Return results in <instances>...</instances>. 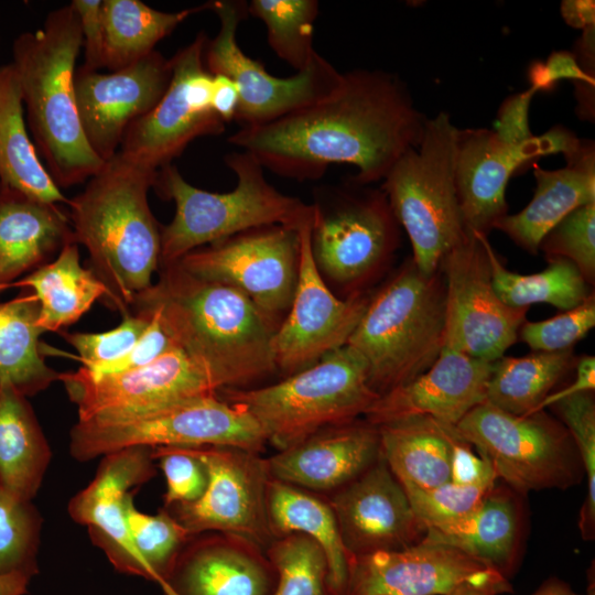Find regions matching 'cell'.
Wrapping results in <instances>:
<instances>
[{
	"instance_id": "35",
	"label": "cell",
	"mask_w": 595,
	"mask_h": 595,
	"mask_svg": "<svg viewBox=\"0 0 595 595\" xmlns=\"http://www.w3.org/2000/svg\"><path fill=\"white\" fill-rule=\"evenodd\" d=\"M206 2L177 12L155 10L140 0H102L104 67L121 69L151 54L155 45Z\"/></svg>"
},
{
	"instance_id": "36",
	"label": "cell",
	"mask_w": 595,
	"mask_h": 595,
	"mask_svg": "<svg viewBox=\"0 0 595 595\" xmlns=\"http://www.w3.org/2000/svg\"><path fill=\"white\" fill-rule=\"evenodd\" d=\"M40 306L32 293L0 303V383L32 396L58 380L42 355Z\"/></svg>"
},
{
	"instance_id": "47",
	"label": "cell",
	"mask_w": 595,
	"mask_h": 595,
	"mask_svg": "<svg viewBox=\"0 0 595 595\" xmlns=\"http://www.w3.org/2000/svg\"><path fill=\"white\" fill-rule=\"evenodd\" d=\"M150 323L143 312L130 311L115 328L101 333H62L78 353L84 368L116 360L126 355L139 340Z\"/></svg>"
},
{
	"instance_id": "56",
	"label": "cell",
	"mask_w": 595,
	"mask_h": 595,
	"mask_svg": "<svg viewBox=\"0 0 595 595\" xmlns=\"http://www.w3.org/2000/svg\"><path fill=\"white\" fill-rule=\"evenodd\" d=\"M511 591L512 587L507 577L498 575L483 582L462 583L447 595H499Z\"/></svg>"
},
{
	"instance_id": "1",
	"label": "cell",
	"mask_w": 595,
	"mask_h": 595,
	"mask_svg": "<svg viewBox=\"0 0 595 595\" xmlns=\"http://www.w3.org/2000/svg\"><path fill=\"white\" fill-rule=\"evenodd\" d=\"M426 120L397 75L354 69L326 97L270 122L239 128L228 142L284 177L318 180L332 164H350L357 169L351 177L369 185L418 148Z\"/></svg>"
},
{
	"instance_id": "43",
	"label": "cell",
	"mask_w": 595,
	"mask_h": 595,
	"mask_svg": "<svg viewBox=\"0 0 595 595\" xmlns=\"http://www.w3.org/2000/svg\"><path fill=\"white\" fill-rule=\"evenodd\" d=\"M572 436L587 476V496L582 506L578 527L582 537L595 533V403L593 392L561 399L553 405Z\"/></svg>"
},
{
	"instance_id": "50",
	"label": "cell",
	"mask_w": 595,
	"mask_h": 595,
	"mask_svg": "<svg viewBox=\"0 0 595 595\" xmlns=\"http://www.w3.org/2000/svg\"><path fill=\"white\" fill-rule=\"evenodd\" d=\"M101 0H73L72 7L77 12L83 46L85 48L84 66L90 71L104 67V24Z\"/></svg>"
},
{
	"instance_id": "17",
	"label": "cell",
	"mask_w": 595,
	"mask_h": 595,
	"mask_svg": "<svg viewBox=\"0 0 595 595\" xmlns=\"http://www.w3.org/2000/svg\"><path fill=\"white\" fill-rule=\"evenodd\" d=\"M580 142L562 127L517 144L502 141L494 130L458 129L455 185L466 232L487 236L507 215V183L519 167L544 155H566Z\"/></svg>"
},
{
	"instance_id": "48",
	"label": "cell",
	"mask_w": 595,
	"mask_h": 595,
	"mask_svg": "<svg viewBox=\"0 0 595 595\" xmlns=\"http://www.w3.org/2000/svg\"><path fill=\"white\" fill-rule=\"evenodd\" d=\"M152 458H159L166 479L165 506L187 504L198 499L207 485L203 464L183 447H155Z\"/></svg>"
},
{
	"instance_id": "5",
	"label": "cell",
	"mask_w": 595,
	"mask_h": 595,
	"mask_svg": "<svg viewBox=\"0 0 595 595\" xmlns=\"http://www.w3.org/2000/svg\"><path fill=\"white\" fill-rule=\"evenodd\" d=\"M225 164L237 184L227 193H212L190 184L173 164L156 172L153 187L175 203L170 224L161 226L160 266L190 251L237 234L270 225L295 230L314 226L317 208L272 186L259 161L245 150L228 153Z\"/></svg>"
},
{
	"instance_id": "16",
	"label": "cell",
	"mask_w": 595,
	"mask_h": 595,
	"mask_svg": "<svg viewBox=\"0 0 595 595\" xmlns=\"http://www.w3.org/2000/svg\"><path fill=\"white\" fill-rule=\"evenodd\" d=\"M299 260V230L270 225L194 249L175 262L195 277L241 291L277 318L291 305Z\"/></svg>"
},
{
	"instance_id": "45",
	"label": "cell",
	"mask_w": 595,
	"mask_h": 595,
	"mask_svg": "<svg viewBox=\"0 0 595 595\" xmlns=\"http://www.w3.org/2000/svg\"><path fill=\"white\" fill-rule=\"evenodd\" d=\"M495 483L455 485L447 482L431 489L402 486L410 505L425 528L461 519L474 511Z\"/></svg>"
},
{
	"instance_id": "41",
	"label": "cell",
	"mask_w": 595,
	"mask_h": 595,
	"mask_svg": "<svg viewBox=\"0 0 595 595\" xmlns=\"http://www.w3.org/2000/svg\"><path fill=\"white\" fill-rule=\"evenodd\" d=\"M125 515L132 541L149 570L150 580L163 588L178 553L194 536L167 511H160L155 516L139 511L130 494L125 500Z\"/></svg>"
},
{
	"instance_id": "39",
	"label": "cell",
	"mask_w": 595,
	"mask_h": 595,
	"mask_svg": "<svg viewBox=\"0 0 595 595\" xmlns=\"http://www.w3.org/2000/svg\"><path fill=\"white\" fill-rule=\"evenodd\" d=\"M248 13L266 24L270 47L296 72L317 54L313 46L316 0H251Z\"/></svg>"
},
{
	"instance_id": "10",
	"label": "cell",
	"mask_w": 595,
	"mask_h": 595,
	"mask_svg": "<svg viewBox=\"0 0 595 595\" xmlns=\"http://www.w3.org/2000/svg\"><path fill=\"white\" fill-rule=\"evenodd\" d=\"M455 428L487 458L496 476L519 491L563 489L576 483L574 441L566 428L543 410L515 415L484 401Z\"/></svg>"
},
{
	"instance_id": "22",
	"label": "cell",
	"mask_w": 595,
	"mask_h": 595,
	"mask_svg": "<svg viewBox=\"0 0 595 595\" xmlns=\"http://www.w3.org/2000/svg\"><path fill=\"white\" fill-rule=\"evenodd\" d=\"M349 556L401 550L421 541L425 528L383 457L327 499Z\"/></svg>"
},
{
	"instance_id": "31",
	"label": "cell",
	"mask_w": 595,
	"mask_h": 595,
	"mask_svg": "<svg viewBox=\"0 0 595 595\" xmlns=\"http://www.w3.org/2000/svg\"><path fill=\"white\" fill-rule=\"evenodd\" d=\"M519 528L511 495L493 489L474 511L428 528L424 537L457 548L507 577L518 553Z\"/></svg>"
},
{
	"instance_id": "46",
	"label": "cell",
	"mask_w": 595,
	"mask_h": 595,
	"mask_svg": "<svg viewBox=\"0 0 595 595\" xmlns=\"http://www.w3.org/2000/svg\"><path fill=\"white\" fill-rule=\"evenodd\" d=\"M594 326L595 298L592 293L580 305L551 318L524 322L518 337L532 351H563L573 348Z\"/></svg>"
},
{
	"instance_id": "34",
	"label": "cell",
	"mask_w": 595,
	"mask_h": 595,
	"mask_svg": "<svg viewBox=\"0 0 595 595\" xmlns=\"http://www.w3.org/2000/svg\"><path fill=\"white\" fill-rule=\"evenodd\" d=\"M33 290L39 302L37 324L43 332H58L77 322L91 305L106 298L107 288L90 269L80 264L78 245L67 241L52 262H47L7 288Z\"/></svg>"
},
{
	"instance_id": "11",
	"label": "cell",
	"mask_w": 595,
	"mask_h": 595,
	"mask_svg": "<svg viewBox=\"0 0 595 595\" xmlns=\"http://www.w3.org/2000/svg\"><path fill=\"white\" fill-rule=\"evenodd\" d=\"M209 10L219 20L218 33L208 40L204 61L212 75L229 77L239 90L235 121L242 127L259 126L326 97L339 85V73L318 53L293 76L280 78L269 74L263 64L245 54L237 42V30L248 15V2L209 1Z\"/></svg>"
},
{
	"instance_id": "38",
	"label": "cell",
	"mask_w": 595,
	"mask_h": 595,
	"mask_svg": "<svg viewBox=\"0 0 595 595\" xmlns=\"http://www.w3.org/2000/svg\"><path fill=\"white\" fill-rule=\"evenodd\" d=\"M491 281L500 300L511 307H530L547 303L566 311L580 305L588 295L587 282L575 264L564 258H550L542 271L521 274L508 270L487 240Z\"/></svg>"
},
{
	"instance_id": "6",
	"label": "cell",
	"mask_w": 595,
	"mask_h": 595,
	"mask_svg": "<svg viewBox=\"0 0 595 595\" xmlns=\"http://www.w3.org/2000/svg\"><path fill=\"white\" fill-rule=\"evenodd\" d=\"M445 280L422 274L409 259L368 302L347 340L367 366L379 396L429 369L444 344Z\"/></svg>"
},
{
	"instance_id": "12",
	"label": "cell",
	"mask_w": 595,
	"mask_h": 595,
	"mask_svg": "<svg viewBox=\"0 0 595 595\" xmlns=\"http://www.w3.org/2000/svg\"><path fill=\"white\" fill-rule=\"evenodd\" d=\"M207 41L201 31L170 58L172 77L165 93L123 134L119 153L125 159L158 171L172 164L193 140L225 131L226 123L210 107L213 75L204 61Z\"/></svg>"
},
{
	"instance_id": "54",
	"label": "cell",
	"mask_w": 595,
	"mask_h": 595,
	"mask_svg": "<svg viewBox=\"0 0 595 595\" xmlns=\"http://www.w3.org/2000/svg\"><path fill=\"white\" fill-rule=\"evenodd\" d=\"M576 376L573 382L567 387L550 393L541 402L537 412L544 410L547 407H551L561 399L582 393L593 392L595 389V357L591 355H584L577 359Z\"/></svg>"
},
{
	"instance_id": "27",
	"label": "cell",
	"mask_w": 595,
	"mask_h": 595,
	"mask_svg": "<svg viewBox=\"0 0 595 595\" xmlns=\"http://www.w3.org/2000/svg\"><path fill=\"white\" fill-rule=\"evenodd\" d=\"M564 158L565 167L558 170H545L534 163L532 199L519 213L507 214L494 225L529 253H537L544 236L571 212L595 202L593 141L581 140Z\"/></svg>"
},
{
	"instance_id": "4",
	"label": "cell",
	"mask_w": 595,
	"mask_h": 595,
	"mask_svg": "<svg viewBox=\"0 0 595 595\" xmlns=\"http://www.w3.org/2000/svg\"><path fill=\"white\" fill-rule=\"evenodd\" d=\"M82 46L71 3L47 13L41 29L20 34L12 46L11 64L35 149L60 188L88 181L105 163L86 140L76 105L75 64Z\"/></svg>"
},
{
	"instance_id": "21",
	"label": "cell",
	"mask_w": 595,
	"mask_h": 595,
	"mask_svg": "<svg viewBox=\"0 0 595 595\" xmlns=\"http://www.w3.org/2000/svg\"><path fill=\"white\" fill-rule=\"evenodd\" d=\"M498 575L459 549L424 537L401 550L349 556L346 595H447L462 583Z\"/></svg>"
},
{
	"instance_id": "26",
	"label": "cell",
	"mask_w": 595,
	"mask_h": 595,
	"mask_svg": "<svg viewBox=\"0 0 595 595\" xmlns=\"http://www.w3.org/2000/svg\"><path fill=\"white\" fill-rule=\"evenodd\" d=\"M380 456L379 432L355 420L321 430L267 458L270 478L310 490L328 491L347 485Z\"/></svg>"
},
{
	"instance_id": "23",
	"label": "cell",
	"mask_w": 595,
	"mask_h": 595,
	"mask_svg": "<svg viewBox=\"0 0 595 595\" xmlns=\"http://www.w3.org/2000/svg\"><path fill=\"white\" fill-rule=\"evenodd\" d=\"M493 363L443 347L436 360L410 382L380 396L364 414L372 425L429 416L456 425L486 401Z\"/></svg>"
},
{
	"instance_id": "24",
	"label": "cell",
	"mask_w": 595,
	"mask_h": 595,
	"mask_svg": "<svg viewBox=\"0 0 595 595\" xmlns=\"http://www.w3.org/2000/svg\"><path fill=\"white\" fill-rule=\"evenodd\" d=\"M162 588L164 595H271L277 572L266 551L232 534L188 540Z\"/></svg>"
},
{
	"instance_id": "55",
	"label": "cell",
	"mask_w": 595,
	"mask_h": 595,
	"mask_svg": "<svg viewBox=\"0 0 595 595\" xmlns=\"http://www.w3.org/2000/svg\"><path fill=\"white\" fill-rule=\"evenodd\" d=\"M561 14L572 28L585 30L595 25V2L593 0H564Z\"/></svg>"
},
{
	"instance_id": "40",
	"label": "cell",
	"mask_w": 595,
	"mask_h": 595,
	"mask_svg": "<svg viewBox=\"0 0 595 595\" xmlns=\"http://www.w3.org/2000/svg\"><path fill=\"white\" fill-rule=\"evenodd\" d=\"M266 555L277 572L271 595H331L328 563L322 548L306 534L274 539Z\"/></svg>"
},
{
	"instance_id": "42",
	"label": "cell",
	"mask_w": 595,
	"mask_h": 595,
	"mask_svg": "<svg viewBox=\"0 0 595 595\" xmlns=\"http://www.w3.org/2000/svg\"><path fill=\"white\" fill-rule=\"evenodd\" d=\"M40 519L30 502L19 500L0 485V574L37 572L35 554Z\"/></svg>"
},
{
	"instance_id": "44",
	"label": "cell",
	"mask_w": 595,
	"mask_h": 595,
	"mask_svg": "<svg viewBox=\"0 0 595 595\" xmlns=\"http://www.w3.org/2000/svg\"><path fill=\"white\" fill-rule=\"evenodd\" d=\"M550 258H564L576 266L587 284L595 279V202L583 205L555 225L540 248Z\"/></svg>"
},
{
	"instance_id": "14",
	"label": "cell",
	"mask_w": 595,
	"mask_h": 595,
	"mask_svg": "<svg viewBox=\"0 0 595 595\" xmlns=\"http://www.w3.org/2000/svg\"><path fill=\"white\" fill-rule=\"evenodd\" d=\"M313 203L311 248L320 272L339 283L366 277L398 242V221L385 192L353 177Z\"/></svg>"
},
{
	"instance_id": "19",
	"label": "cell",
	"mask_w": 595,
	"mask_h": 595,
	"mask_svg": "<svg viewBox=\"0 0 595 595\" xmlns=\"http://www.w3.org/2000/svg\"><path fill=\"white\" fill-rule=\"evenodd\" d=\"M58 380L77 407L78 421L219 392L209 374L178 347L138 369L94 376L80 367L60 374Z\"/></svg>"
},
{
	"instance_id": "8",
	"label": "cell",
	"mask_w": 595,
	"mask_h": 595,
	"mask_svg": "<svg viewBox=\"0 0 595 595\" xmlns=\"http://www.w3.org/2000/svg\"><path fill=\"white\" fill-rule=\"evenodd\" d=\"M457 132L445 111L428 118L418 148L398 159L380 187L424 275L439 271L444 256L467 235L455 185Z\"/></svg>"
},
{
	"instance_id": "28",
	"label": "cell",
	"mask_w": 595,
	"mask_h": 595,
	"mask_svg": "<svg viewBox=\"0 0 595 595\" xmlns=\"http://www.w3.org/2000/svg\"><path fill=\"white\" fill-rule=\"evenodd\" d=\"M74 240L68 214L0 185V290Z\"/></svg>"
},
{
	"instance_id": "51",
	"label": "cell",
	"mask_w": 595,
	"mask_h": 595,
	"mask_svg": "<svg viewBox=\"0 0 595 595\" xmlns=\"http://www.w3.org/2000/svg\"><path fill=\"white\" fill-rule=\"evenodd\" d=\"M536 93L537 90L530 87L504 100L498 111L496 130H494L502 141L517 144L534 136L529 125V107Z\"/></svg>"
},
{
	"instance_id": "13",
	"label": "cell",
	"mask_w": 595,
	"mask_h": 595,
	"mask_svg": "<svg viewBox=\"0 0 595 595\" xmlns=\"http://www.w3.org/2000/svg\"><path fill=\"white\" fill-rule=\"evenodd\" d=\"M487 240L486 235L467 232L441 261L445 280L443 347L494 363L518 339L529 307H511L497 295Z\"/></svg>"
},
{
	"instance_id": "20",
	"label": "cell",
	"mask_w": 595,
	"mask_h": 595,
	"mask_svg": "<svg viewBox=\"0 0 595 595\" xmlns=\"http://www.w3.org/2000/svg\"><path fill=\"white\" fill-rule=\"evenodd\" d=\"M171 77V61L158 51L109 73L76 68L74 89L80 125L102 161L119 152L127 128L159 102Z\"/></svg>"
},
{
	"instance_id": "9",
	"label": "cell",
	"mask_w": 595,
	"mask_h": 595,
	"mask_svg": "<svg viewBox=\"0 0 595 595\" xmlns=\"http://www.w3.org/2000/svg\"><path fill=\"white\" fill-rule=\"evenodd\" d=\"M267 443L256 420L218 394L78 421L71 433V453L79 461L130 447L231 446L261 453Z\"/></svg>"
},
{
	"instance_id": "37",
	"label": "cell",
	"mask_w": 595,
	"mask_h": 595,
	"mask_svg": "<svg viewBox=\"0 0 595 595\" xmlns=\"http://www.w3.org/2000/svg\"><path fill=\"white\" fill-rule=\"evenodd\" d=\"M574 364L573 348L500 357L493 363L486 401L515 415L536 413L541 402Z\"/></svg>"
},
{
	"instance_id": "15",
	"label": "cell",
	"mask_w": 595,
	"mask_h": 595,
	"mask_svg": "<svg viewBox=\"0 0 595 595\" xmlns=\"http://www.w3.org/2000/svg\"><path fill=\"white\" fill-rule=\"evenodd\" d=\"M205 467L207 485L195 501L171 507L192 534H232L262 550L275 539L267 511L270 475L261 453L231 446L183 447Z\"/></svg>"
},
{
	"instance_id": "57",
	"label": "cell",
	"mask_w": 595,
	"mask_h": 595,
	"mask_svg": "<svg viewBox=\"0 0 595 595\" xmlns=\"http://www.w3.org/2000/svg\"><path fill=\"white\" fill-rule=\"evenodd\" d=\"M30 578L22 573L0 574V595H24Z\"/></svg>"
},
{
	"instance_id": "2",
	"label": "cell",
	"mask_w": 595,
	"mask_h": 595,
	"mask_svg": "<svg viewBox=\"0 0 595 595\" xmlns=\"http://www.w3.org/2000/svg\"><path fill=\"white\" fill-rule=\"evenodd\" d=\"M130 311L155 313L174 345L209 374L219 392L245 389L277 370L275 318L241 291L195 277L176 262L161 266L159 281L137 295Z\"/></svg>"
},
{
	"instance_id": "53",
	"label": "cell",
	"mask_w": 595,
	"mask_h": 595,
	"mask_svg": "<svg viewBox=\"0 0 595 595\" xmlns=\"http://www.w3.org/2000/svg\"><path fill=\"white\" fill-rule=\"evenodd\" d=\"M210 107L225 123L235 120L239 107V90L232 79L220 74L213 75Z\"/></svg>"
},
{
	"instance_id": "18",
	"label": "cell",
	"mask_w": 595,
	"mask_h": 595,
	"mask_svg": "<svg viewBox=\"0 0 595 595\" xmlns=\"http://www.w3.org/2000/svg\"><path fill=\"white\" fill-rule=\"evenodd\" d=\"M313 226L300 232V260L295 292L285 320L272 342L275 369L293 375L347 344L369 300L355 294L337 299L325 284L311 248Z\"/></svg>"
},
{
	"instance_id": "7",
	"label": "cell",
	"mask_w": 595,
	"mask_h": 595,
	"mask_svg": "<svg viewBox=\"0 0 595 595\" xmlns=\"http://www.w3.org/2000/svg\"><path fill=\"white\" fill-rule=\"evenodd\" d=\"M220 392L219 398L244 408L279 451L357 420L380 397L369 386L365 360L348 345L278 383Z\"/></svg>"
},
{
	"instance_id": "33",
	"label": "cell",
	"mask_w": 595,
	"mask_h": 595,
	"mask_svg": "<svg viewBox=\"0 0 595 595\" xmlns=\"http://www.w3.org/2000/svg\"><path fill=\"white\" fill-rule=\"evenodd\" d=\"M0 185L45 203H69L30 140L23 99L12 64L0 66Z\"/></svg>"
},
{
	"instance_id": "32",
	"label": "cell",
	"mask_w": 595,
	"mask_h": 595,
	"mask_svg": "<svg viewBox=\"0 0 595 595\" xmlns=\"http://www.w3.org/2000/svg\"><path fill=\"white\" fill-rule=\"evenodd\" d=\"M51 457L47 441L25 396L0 383V485L30 502Z\"/></svg>"
},
{
	"instance_id": "29",
	"label": "cell",
	"mask_w": 595,
	"mask_h": 595,
	"mask_svg": "<svg viewBox=\"0 0 595 595\" xmlns=\"http://www.w3.org/2000/svg\"><path fill=\"white\" fill-rule=\"evenodd\" d=\"M377 428L380 454L401 486L431 489L450 482L455 425L413 416Z\"/></svg>"
},
{
	"instance_id": "25",
	"label": "cell",
	"mask_w": 595,
	"mask_h": 595,
	"mask_svg": "<svg viewBox=\"0 0 595 595\" xmlns=\"http://www.w3.org/2000/svg\"><path fill=\"white\" fill-rule=\"evenodd\" d=\"M152 448L130 447L105 455L93 482L69 502L72 518L97 531L112 563L150 580L128 529L125 500L129 490L154 475Z\"/></svg>"
},
{
	"instance_id": "49",
	"label": "cell",
	"mask_w": 595,
	"mask_h": 595,
	"mask_svg": "<svg viewBox=\"0 0 595 595\" xmlns=\"http://www.w3.org/2000/svg\"><path fill=\"white\" fill-rule=\"evenodd\" d=\"M143 312L150 316V323L136 345L120 358L84 368L94 376L125 372L147 366L176 346L164 331L159 316L149 311Z\"/></svg>"
},
{
	"instance_id": "3",
	"label": "cell",
	"mask_w": 595,
	"mask_h": 595,
	"mask_svg": "<svg viewBox=\"0 0 595 595\" xmlns=\"http://www.w3.org/2000/svg\"><path fill=\"white\" fill-rule=\"evenodd\" d=\"M156 172L118 152L68 203L74 241L85 246L108 303L122 314L160 264L161 226L148 201Z\"/></svg>"
},
{
	"instance_id": "30",
	"label": "cell",
	"mask_w": 595,
	"mask_h": 595,
	"mask_svg": "<svg viewBox=\"0 0 595 595\" xmlns=\"http://www.w3.org/2000/svg\"><path fill=\"white\" fill-rule=\"evenodd\" d=\"M267 511L275 539L290 533H303L317 542L328 563L329 594L346 595L348 553L328 500L313 491L270 478Z\"/></svg>"
},
{
	"instance_id": "52",
	"label": "cell",
	"mask_w": 595,
	"mask_h": 595,
	"mask_svg": "<svg viewBox=\"0 0 595 595\" xmlns=\"http://www.w3.org/2000/svg\"><path fill=\"white\" fill-rule=\"evenodd\" d=\"M457 431V430H456ZM496 474L484 456H477L472 445L457 432L453 444V457L450 483L468 485L474 483H495Z\"/></svg>"
},
{
	"instance_id": "58",
	"label": "cell",
	"mask_w": 595,
	"mask_h": 595,
	"mask_svg": "<svg viewBox=\"0 0 595 595\" xmlns=\"http://www.w3.org/2000/svg\"><path fill=\"white\" fill-rule=\"evenodd\" d=\"M532 595H580L564 581L558 577L545 580Z\"/></svg>"
}]
</instances>
